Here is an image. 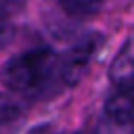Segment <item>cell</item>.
<instances>
[{
    "instance_id": "cell-1",
    "label": "cell",
    "mask_w": 134,
    "mask_h": 134,
    "mask_svg": "<svg viewBox=\"0 0 134 134\" xmlns=\"http://www.w3.org/2000/svg\"><path fill=\"white\" fill-rule=\"evenodd\" d=\"M2 84L19 94H42L63 86L59 57L48 48H36L13 57L0 69Z\"/></svg>"
},
{
    "instance_id": "cell-2",
    "label": "cell",
    "mask_w": 134,
    "mask_h": 134,
    "mask_svg": "<svg viewBox=\"0 0 134 134\" xmlns=\"http://www.w3.org/2000/svg\"><path fill=\"white\" fill-rule=\"evenodd\" d=\"M103 44V36L98 34H88L82 40H77L61 59H59V71H61V82L63 86H75L84 71L88 69L92 57Z\"/></svg>"
},
{
    "instance_id": "cell-3",
    "label": "cell",
    "mask_w": 134,
    "mask_h": 134,
    "mask_svg": "<svg viewBox=\"0 0 134 134\" xmlns=\"http://www.w3.org/2000/svg\"><path fill=\"white\" fill-rule=\"evenodd\" d=\"M109 80L117 88H130L134 86V38H130L109 67Z\"/></svg>"
},
{
    "instance_id": "cell-4",
    "label": "cell",
    "mask_w": 134,
    "mask_h": 134,
    "mask_svg": "<svg viewBox=\"0 0 134 134\" xmlns=\"http://www.w3.org/2000/svg\"><path fill=\"white\" fill-rule=\"evenodd\" d=\"M107 117L115 121L134 124V86L130 88H117L105 103Z\"/></svg>"
},
{
    "instance_id": "cell-5",
    "label": "cell",
    "mask_w": 134,
    "mask_h": 134,
    "mask_svg": "<svg viewBox=\"0 0 134 134\" xmlns=\"http://www.w3.org/2000/svg\"><path fill=\"white\" fill-rule=\"evenodd\" d=\"M21 117H23L21 105L8 94H0V134H13Z\"/></svg>"
},
{
    "instance_id": "cell-6",
    "label": "cell",
    "mask_w": 134,
    "mask_h": 134,
    "mask_svg": "<svg viewBox=\"0 0 134 134\" xmlns=\"http://www.w3.org/2000/svg\"><path fill=\"white\" fill-rule=\"evenodd\" d=\"M63 10L73 15V17H88V15H94L98 8H100V2L103 0H59Z\"/></svg>"
},
{
    "instance_id": "cell-7",
    "label": "cell",
    "mask_w": 134,
    "mask_h": 134,
    "mask_svg": "<svg viewBox=\"0 0 134 134\" xmlns=\"http://www.w3.org/2000/svg\"><path fill=\"white\" fill-rule=\"evenodd\" d=\"M98 134H134V124H126V121H115L111 117H107V121L100 126Z\"/></svg>"
},
{
    "instance_id": "cell-8",
    "label": "cell",
    "mask_w": 134,
    "mask_h": 134,
    "mask_svg": "<svg viewBox=\"0 0 134 134\" xmlns=\"http://www.w3.org/2000/svg\"><path fill=\"white\" fill-rule=\"evenodd\" d=\"M21 4L23 0H0V21H6L15 10H19Z\"/></svg>"
},
{
    "instance_id": "cell-9",
    "label": "cell",
    "mask_w": 134,
    "mask_h": 134,
    "mask_svg": "<svg viewBox=\"0 0 134 134\" xmlns=\"http://www.w3.org/2000/svg\"><path fill=\"white\" fill-rule=\"evenodd\" d=\"M29 134H54V130L50 128V124H42V126H38L36 130H31Z\"/></svg>"
},
{
    "instance_id": "cell-10",
    "label": "cell",
    "mask_w": 134,
    "mask_h": 134,
    "mask_svg": "<svg viewBox=\"0 0 134 134\" xmlns=\"http://www.w3.org/2000/svg\"><path fill=\"white\" fill-rule=\"evenodd\" d=\"M71 134H90V132H71Z\"/></svg>"
}]
</instances>
